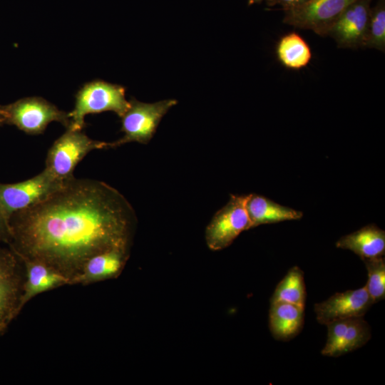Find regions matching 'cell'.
<instances>
[{"label":"cell","mask_w":385,"mask_h":385,"mask_svg":"<svg viewBox=\"0 0 385 385\" xmlns=\"http://www.w3.org/2000/svg\"><path fill=\"white\" fill-rule=\"evenodd\" d=\"M26 268V277L18 307L19 314L34 297L57 287L70 284V279L52 268L38 262L20 259Z\"/></svg>","instance_id":"14"},{"label":"cell","mask_w":385,"mask_h":385,"mask_svg":"<svg viewBox=\"0 0 385 385\" xmlns=\"http://www.w3.org/2000/svg\"><path fill=\"white\" fill-rule=\"evenodd\" d=\"M362 48L385 51V0H377L371 7Z\"/></svg>","instance_id":"20"},{"label":"cell","mask_w":385,"mask_h":385,"mask_svg":"<svg viewBox=\"0 0 385 385\" xmlns=\"http://www.w3.org/2000/svg\"><path fill=\"white\" fill-rule=\"evenodd\" d=\"M246 208L251 222V228L264 224H272L286 220H299L303 212L283 206L272 200L257 194H250Z\"/></svg>","instance_id":"17"},{"label":"cell","mask_w":385,"mask_h":385,"mask_svg":"<svg viewBox=\"0 0 385 385\" xmlns=\"http://www.w3.org/2000/svg\"><path fill=\"white\" fill-rule=\"evenodd\" d=\"M64 183L46 169L24 181L0 183V213L9 222L13 214L43 200Z\"/></svg>","instance_id":"6"},{"label":"cell","mask_w":385,"mask_h":385,"mask_svg":"<svg viewBox=\"0 0 385 385\" xmlns=\"http://www.w3.org/2000/svg\"><path fill=\"white\" fill-rule=\"evenodd\" d=\"M128 248H113L93 256L71 284H87L116 277L128 260Z\"/></svg>","instance_id":"13"},{"label":"cell","mask_w":385,"mask_h":385,"mask_svg":"<svg viewBox=\"0 0 385 385\" xmlns=\"http://www.w3.org/2000/svg\"><path fill=\"white\" fill-rule=\"evenodd\" d=\"M308 1L309 0H273L267 6L272 7L278 5L280 6L282 9L284 11L296 9L304 4Z\"/></svg>","instance_id":"22"},{"label":"cell","mask_w":385,"mask_h":385,"mask_svg":"<svg viewBox=\"0 0 385 385\" xmlns=\"http://www.w3.org/2000/svg\"><path fill=\"white\" fill-rule=\"evenodd\" d=\"M356 0H309L304 4L284 11L283 22L294 27L327 36L331 25Z\"/></svg>","instance_id":"9"},{"label":"cell","mask_w":385,"mask_h":385,"mask_svg":"<svg viewBox=\"0 0 385 385\" xmlns=\"http://www.w3.org/2000/svg\"><path fill=\"white\" fill-rule=\"evenodd\" d=\"M129 102L128 110L120 118V130L124 135L114 142L108 143V148H117L130 142L148 143L162 118L177 103L175 99L148 103L132 98Z\"/></svg>","instance_id":"5"},{"label":"cell","mask_w":385,"mask_h":385,"mask_svg":"<svg viewBox=\"0 0 385 385\" xmlns=\"http://www.w3.org/2000/svg\"><path fill=\"white\" fill-rule=\"evenodd\" d=\"M11 230L9 221L0 213V243L9 244Z\"/></svg>","instance_id":"23"},{"label":"cell","mask_w":385,"mask_h":385,"mask_svg":"<svg viewBox=\"0 0 385 385\" xmlns=\"http://www.w3.org/2000/svg\"><path fill=\"white\" fill-rule=\"evenodd\" d=\"M273 0H247V4L249 6L255 4H260L262 1H265L267 5H268L270 3H271Z\"/></svg>","instance_id":"24"},{"label":"cell","mask_w":385,"mask_h":385,"mask_svg":"<svg viewBox=\"0 0 385 385\" xmlns=\"http://www.w3.org/2000/svg\"><path fill=\"white\" fill-rule=\"evenodd\" d=\"M304 322V307L283 302L270 303L269 328L273 337L289 341L302 329Z\"/></svg>","instance_id":"15"},{"label":"cell","mask_w":385,"mask_h":385,"mask_svg":"<svg viewBox=\"0 0 385 385\" xmlns=\"http://www.w3.org/2000/svg\"><path fill=\"white\" fill-rule=\"evenodd\" d=\"M365 287L336 292L327 299L316 303V319L323 325L339 319L364 317L373 304Z\"/></svg>","instance_id":"12"},{"label":"cell","mask_w":385,"mask_h":385,"mask_svg":"<svg viewBox=\"0 0 385 385\" xmlns=\"http://www.w3.org/2000/svg\"><path fill=\"white\" fill-rule=\"evenodd\" d=\"M306 296L304 272L299 267L294 266L277 284L270 303L283 302L304 307Z\"/></svg>","instance_id":"19"},{"label":"cell","mask_w":385,"mask_h":385,"mask_svg":"<svg viewBox=\"0 0 385 385\" xmlns=\"http://www.w3.org/2000/svg\"><path fill=\"white\" fill-rule=\"evenodd\" d=\"M248 195H231L228 202L213 216L205 230V240L212 250L230 246L243 231L251 228L246 208Z\"/></svg>","instance_id":"7"},{"label":"cell","mask_w":385,"mask_h":385,"mask_svg":"<svg viewBox=\"0 0 385 385\" xmlns=\"http://www.w3.org/2000/svg\"><path fill=\"white\" fill-rule=\"evenodd\" d=\"M336 246L351 250L361 260L384 257L385 232L376 225L370 224L342 237Z\"/></svg>","instance_id":"16"},{"label":"cell","mask_w":385,"mask_h":385,"mask_svg":"<svg viewBox=\"0 0 385 385\" xmlns=\"http://www.w3.org/2000/svg\"><path fill=\"white\" fill-rule=\"evenodd\" d=\"M371 0H356L334 21L327 36L342 48H362L369 22Z\"/></svg>","instance_id":"10"},{"label":"cell","mask_w":385,"mask_h":385,"mask_svg":"<svg viewBox=\"0 0 385 385\" xmlns=\"http://www.w3.org/2000/svg\"><path fill=\"white\" fill-rule=\"evenodd\" d=\"M21 262L11 248L0 246V335L19 314L18 307L25 280Z\"/></svg>","instance_id":"8"},{"label":"cell","mask_w":385,"mask_h":385,"mask_svg":"<svg viewBox=\"0 0 385 385\" xmlns=\"http://www.w3.org/2000/svg\"><path fill=\"white\" fill-rule=\"evenodd\" d=\"M105 148H108V143L93 140L82 130L67 128L49 148L45 169L66 182L74 178L76 167L87 154Z\"/></svg>","instance_id":"3"},{"label":"cell","mask_w":385,"mask_h":385,"mask_svg":"<svg viewBox=\"0 0 385 385\" xmlns=\"http://www.w3.org/2000/svg\"><path fill=\"white\" fill-rule=\"evenodd\" d=\"M0 107L4 124L14 125L29 135L43 133L53 121L61 123L66 128L71 124L68 113L41 97L24 98Z\"/></svg>","instance_id":"4"},{"label":"cell","mask_w":385,"mask_h":385,"mask_svg":"<svg viewBox=\"0 0 385 385\" xmlns=\"http://www.w3.org/2000/svg\"><path fill=\"white\" fill-rule=\"evenodd\" d=\"M276 54L280 63L289 69L299 70L306 67L312 58L309 44L297 33L283 36L279 41Z\"/></svg>","instance_id":"18"},{"label":"cell","mask_w":385,"mask_h":385,"mask_svg":"<svg viewBox=\"0 0 385 385\" xmlns=\"http://www.w3.org/2000/svg\"><path fill=\"white\" fill-rule=\"evenodd\" d=\"M4 124V117H3V114H2L1 107H0V126H1Z\"/></svg>","instance_id":"25"},{"label":"cell","mask_w":385,"mask_h":385,"mask_svg":"<svg viewBox=\"0 0 385 385\" xmlns=\"http://www.w3.org/2000/svg\"><path fill=\"white\" fill-rule=\"evenodd\" d=\"M327 338L321 354L337 357L365 345L371 337V327L363 318L336 320L326 325Z\"/></svg>","instance_id":"11"},{"label":"cell","mask_w":385,"mask_h":385,"mask_svg":"<svg viewBox=\"0 0 385 385\" xmlns=\"http://www.w3.org/2000/svg\"><path fill=\"white\" fill-rule=\"evenodd\" d=\"M130 106L125 98V88L102 80L84 84L76 94L75 106L68 113L71 120L68 128L82 130L88 114L113 111L121 118Z\"/></svg>","instance_id":"2"},{"label":"cell","mask_w":385,"mask_h":385,"mask_svg":"<svg viewBox=\"0 0 385 385\" xmlns=\"http://www.w3.org/2000/svg\"><path fill=\"white\" fill-rule=\"evenodd\" d=\"M366 266L368 280L364 285L373 303L385 297V260L384 257L362 260Z\"/></svg>","instance_id":"21"},{"label":"cell","mask_w":385,"mask_h":385,"mask_svg":"<svg viewBox=\"0 0 385 385\" xmlns=\"http://www.w3.org/2000/svg\"><path fill=\"white\" fill-rule=\"evenodd\" d=\"M135 221L125 197L107 183L75 178L9 219V247L71 280L93 256L128 248Z\"/></svg>","instance_id":"1"}]
</instances>
